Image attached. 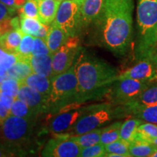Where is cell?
Returning <instances> with one entry per match:
<instances>
[{"label": "cell", "instance_id": "cell-24", "mask_svg": "<svg viewBox=\"0 0 157 157\" xmlns=\"http://www.w3.org/2000/svg\"><path fill=\"white\" fill-rule=\"evenodd\" d=\"M101 132L102 127L89 131V132L83 133V134L72 135L68 137L71 140H74V142L77 143L82 148H83L99 143L101 141Z\"/></svg>", "mask_w": 157, "mask_h": 157}, {"label": "cell", "instance_id": "cell-31", "mask_svg": "<svg viewBox=\"0 0 157 157\" xmlns=\"http://www.w3.org/2000/svg\"><path fill=\"white\" fill-rule=\"evenodd\" d=\"M129 144L121 139L105 146V154H117L124 155V157H130Z\"/></svg>", "mask_w": 157, "mask_h": 157}, {"label": "cell", "instance_id": "cell-13", "mask_svg": "<svg viewBox=\"0 0 157 157\" xmlns=\"http://www.w3.org/2000/svg\"><path fill=\"white\" fill-rule=\"evenodd\" d=\"M19 83V91L17 98L25 102L31 109L34 110L36 114L47 113L48 98L23 82Z\"/></svg>", "mask_w": 157, "mask_h": 157}, {"label": "cell", "instance_id": "cell-6", "mask_svg": "<svg viewBox=\"0 0 157 157\" xmlns=\"http://www.w3.org/2000/svg\"><path fill=\"white\" fill-rule=\"evenodd\" d=\"M130 117L129 110L124 105H115L110 102L93 104L70 132L68 137L83 134L93 129L101 128L114 119Z\"/></svg>", "mask_w": 157, "mask_h": 157}, {"label": "cell", "instance_id": "cell-4", "mask_svg": "<svg viewBox=\"0 0 157 157\" xmlns=\"http://www.w3.org/2000/svg\"><path fill=\"white\" fill-rule=\"evenodd\" d=\"M36 122L37 118L10 115L0 126V143L14 151L17 156H26V148L33 141Z\"/></svg>", "mask_w": 157, "mask_h": 157}, {"label": "cell", "instance_id": "cell-19", "mask_svg": "<svg viewBox=\"0 0 157 157\" xmlns=\"http://www.w3.org/2000/svg\"><path fill=\"white\" fill-rule=\"evenodd\" d=\"M22 82L29 85V87L34 88V90H36L39 93L48 98V99L51 91V87H52L51 78L46 77V76L39 75V74L33 72Z\"/></svg>", "mask_w": 157, "mask_h": 157}, {"label": "cell", "instance_id": "cell-47", "mask_svg": "<svg viewBox=\"0 0 157 157\" xmlns=\"http://www.w3.org/2000/svg\"><path fill=\"white\" fill-rule=\"evenodd\" d=\"M58 1H60V2H63V1H65V0H58Z\"/></svg>", "mask_w": 157, "mask_h": 157}, {"label": "cell", "instance_id": "cell-37", "mask_svg": "<svg viewBox=\"0 0 157 157\" xmlns=\"http://www.w3.org/2000/svg\"><path fill=\"white\" fill-rule=\"evenodd\" d=\"M26 1L27 0H0V2L5 4V5L17 10L21 8Z\"/></svg>", "mask_w": 157, "mask_h": 157}, {"label": "cell", "instance_id": "cell-9", "mask_svg": "<svg viewBox=\"0 0 157 157\" xmlns=\"http://www.w3.org/2000/svg\"><path fill=\"white\" fill-rule=\"evenodd\" d=\"M90 105L82 106V103L68 105L56 113L49 121L48 127L54 134L68 132L83 116L89 111Z\"/></svg>", "mask_w": 157, "mask_h": 157}, {"label": "cell", "instance_id": "cell-41", "mask_svg": "<svg viewBox=\"0 0 157 157\" xmlns=\"http://www.w3.org/2000/svg\"><path fill=\"white\" fill-rule=\"evenodd\" d=\"M50 28V25H46V24H44V23H42L40 31H39V34H37L36 37H39V38H42L45 39L46 36H48Z\"/></svg>", "mask_w": 157, "mask_h": 157}, {"label": "cell", "instance_id": "cell-44", "mask_svg": "<svg viewBox=\"0 0 157 157\" xmlns=\"http://www.w3.org/2000/svg\"><path fill=\"white\" fill-rule=\"evenodd\" d=\"M151 157H157V149L155 151V152L151 155Z\"/></svg>", "mask_w": 157, "mask_h": 157}, {"label": "cell", "instance_id": "cell-20", "mask_svg": "<svg viewBox=\"0 0 157 157\" xmlns=\"http://www.w3.org/2000/svg\"><path fill=\"white\" fill-rule=\"evenodd\" d=\"M68 37L69 36L63 31L52 23L48 36L45 38V42L48 44L51 53L54 54L57 50H58L60 47L66 42Z\"/></svg>", "mask_w": 157, "mask_h": 157}, {"label": "cell", "instance_id": "cell-36", "mask_svg": "<svg viewBox=\"0 0 157 157\" xmlns=\"http://www.w3.org/2000/svg\"><path fill=\"white\" fill-rule=\"evenodd\" d=\"M17 10H15L0 2V22L7 17H13L15 14Z\"/></svg>", "mask_w": 157, "mask_h": 157}, {"label": "cell", "instance_id": "cell-5", "mask_svg": "<svg viewBox=\"0 0 157 157\" xmlns=\"http://www.w3.org/2000/svg\"><path fill=\"white\" fill-rule=\"evenodd\" d=\"M51 81L52 87L47 103V113L54 115L71 104L82 103L79 100L74 64L66 71L53 76Z\"/></svg>", "mask_w": 157, "mask_h": 157}, {"label": "cell", "instance_id": "cell-21", "mask_svg": "<svg viewBox=\"0 0 157 157\" xmlns=\"http://www.w3.org/2000/svg\"><path fill=\"white\" fill-rule=\"evenodd\" d=\"M143 122L141 119L134 117H127L123 121L120 129V139L127 143H130L135 140L136 137L137 129Z\"/></svg>", "mask_w": 157, "mask_h": 157}, {"label": "cell", "instance_id": "cell-33", "mask_svg": "<svg viewBox=\"0 0 157 157\" xmlns=\"http://www.w3.org/2000/svg\"><path fill=\"white\" fill-rule=\"evenodd\" d=\"M105 146L101 143L82 148L80 157H104L105 155Z\"/></svg>", "mask_w": 157, "mask_h": 157}, {"label": "cell", "instance_id": "cell-46", "mask_svg": "<svg viewBox=\"0 0 157 157\" xmlns=\"http://www.w3.org/2000/svg\"><path fill=\"white\" fill-rule=\"evenodd\" d=\"M2 121L1 119H0V126H1V125H2Z\"/></svg>", "mask_w": 157, "mask_h": 157}, {"label": "cell", "instance_id": "cell-17", "mask_svg": "<svg viewBox=\"0 0 157 157\" xmlns=\"http://www.w3.org/2000/svg\"><path fill=\"white\" fill-rule=\"evenodd\" d=\"M39 5V20L46 25L52 24L61 2L58 0H37Z\"/></svg>", "mask_w": 157, "mask_h": 157}, {"label": "cell", "instance_id": "cell-45", "mask_svg": "<svg viewBox=\"0 0 157 157\" xmlns=\"http://www.w3.org/2000/svg\"><path fill=\"white\" fill-rule=\"evenodd\" d=\"M76 1H77L78 3H81L82 1H83V0H76Z\"/></svg>", "mask_w": 157, "mask_h": 157}, {"label": "cell", "instance_id": "cell-30", "mask_svg": "<svg viewBox=\"0 0 157 157\" xmlns=\"http://www.w3.org/2000/svg\"><path fill=\"white\" fill-rule=\"evenodd\" d=\"M34 36L29 34H23L22 40L19 45L18 50L16 56L18 59L29 60L30 57L32 56V49L34 45Z\"/></svg>", "mask_w": 157, "mask_h": 157}, {"label": "cell", "instance_id": "cell-42", "mask_svg": "<svg viewBox=\"0 0 157 157\" xmlns=\"http://www.w3.org/2000/svg\"><path fill=\"white\" fill-rule=\"evenodd\" d=\"M8 54L7 52H6L5 51H4L0 47V63L3 61L4 59L5 58V57L7 56V55Z\"/></svg>", "mask_w": 157, "mask_h": 157}, {"label": "cell", "instance_id": "cell-28", "mask_svg": "<svg viewBox=\"0 0 157 157\" xmlns=\"http://www.w3.org/2000/svg\"><path fill=\"white\" fill-rule=\"evenodd\" d=\"M135 138L153 143L157 138V124L143 121L137 129Z\"/></svg>", "mask_w": 157, "mask_h": 157}, {"label": "cell", "instance_id": "cell-34", "mask_svg": "<svg viewBox=\"0 0 157 157\" xmlns=\"http://www.w3.org/2000/svg\"><path fill=\"white\" fill-rule=\"evenodd\" d=\"M19 86L20 83L17 79L10 77V78H6L3 82H2L0 90L1 92L16 98L19 91Z\"/></svg>", "mask_w": 157, "mask_h": 157}, {"label": "cell", "instance_id": "cell-39", "mask_svg": "<svg viewBox=\"0 0 157 157\" xmlns=\"http://www.w3.org/2000/svg\"><path fill=\"white\" fill-rule=\"evenodd\" d=\"M17 156L16 153L8 147L0 143V157H11Z\"/></svg>", "mask_w": 157, "mask_h": 157}, {"label": "cell", "instance_id": "cell-8", "mask_svg": "<svg viewBox=\"0 0 157 157\" xmlns=\"http://www.w3.org/2000/svg\"><path fill=\"white\" fill-rule=\"evenodd\" d=\"M68 36H79L82 32L80 20V3L76 0H65L60 2L52 22Z\"/></svg>", "mask_w": 157, "mask_h": 157}, {"label": "cell", "instance_id": "cell-10", "mask_svg": "<svg viewBox=\"0 0 157 157\" xmlns=\"http://www.w3.org/2000/svg\"><path fill=\"white\" fill-rule=\"evenodd\" d=\"M79 36H69L63 45L52 54V74L58 75L74 66L80 50Z\"/></svg>", "mask_w": 157, "mask_h": 157}, {"label": "cell", "instance_id": "cell-14", "mask_svg": "<svg viewBox=\"0 0 157 157\" xmlns=\"http://www.w3.org/2000/svg\"><path fill=\"white\" fill-rule=\"evenodd\" d=\"M105 0H83L80 3V20L82 31L93 25L101 15Z\"/></svg>", "mask_w": 157, "mask_h": 157}, {"label": "cell", "instance_id": "cell-16", "mask_svg": "<svg viewBox=\"0 0 157 157\" xmlns=\"http://www.w3.org/2000/svg\"><path fill=\"white\" fill-rule=\"evenodd\" d=\"M129 110L130 117L143 121L157 124V103L149 105H124Z\"/></svg>", "mask_w": 157, "mask_h": 157}, {"label": "cell", "instance_id": "cell-43", "mask_svg": "<svg viewBox=\"0 0 157 157\" xmlns=\"http://www.w3.org/2000/svg\"><path fill=\"white\" fill-rule=\"evenodd\" d=\"M7 69H6L5 68H4L2 66L0 65V77L5 76L7 74Z\"/></svg>", "mask_w": 157, "mask_h": 157}, {"label": "cell", "instance_id": "cell-2", "mask_svg": "<svg viewBox=\"0 0 157 157\" xmlns=\"http://www.w3.org/2000/svg\"><path fill=\"white\" fill-rule=\"evenodd\" d=\"M74 68L81 103L105 96L119 75L114 66L83 48L76 59Z\"/></svg>", "mask_w": 157, "mask_h": 157}, {"label": "cell", "instance_id": "cell-40", "mask_svg": "<svg viewBox=\"0 0 157 157\" xmlns=\"http://www.w3.org/2000/svg\"><path fill=\"white\" fill-rule=\"evenodd\" d=\"M10 115V109L5 107V105L0 103V119H1L2 121L3 122V121L5 119H7Z\"/></svg>", "mask_w": 157, "mask_h": 157}, {"label": "cell", "instance_id": "cell-3", "mask_svg": "<svg viewBox=\"0 0 157 157\" xmlns=\"http://www.w3.org/2000/svg\"><path fill=\"white\" fill-rule=\"evenodd\" d=\"M135 57L157 61V0H137Z\"/></svg>", "mask_w": 157, "mask_h": 157}, {"label": "cell", "instance_id": "cell-32", "mask_svg": "<svg viewBox=\"0 0 157 157\" xmlns=\"http://www.w3.org/2000/svg\"><path fill=\"white\" fill-rule=\"evenodd\" d=\"M19 16H27L39 19V5L37 0H27L18 10Z\"/></svg>", "mask_w": 157, "mask_h": 157}, {"label": "cell", "instance_id": "cell-29", "mask_svg": "<svg viewBox=\"0 0 157 157\" xmlns=\"http://www.w3.org/2000/svg\"><path fill=\"white\" fill-rule=\"evenodd\" d=\"M20 26L23 34L36 36L42 27V23L39 19L27 16H19Z\"/></svg>", "mask_w": 157, "mask_h": 157}, {"label": "cell", "instance_id": "cell-12", "mask_svg": "<svg viewBox=\"0 0 157 157\" xmlns=\"http://www.w3.org/2000/svg\"><path fill=\"white\" fill-rule=\"evenodd\" d=\"M127 78L148 82L157 81V61L151 58L138 60L132 67L119 74L117 79Z\"/></svg>", "mask_w": 157, "mask_h": 157}, {"label": "cell", "instance_id": "cell-26", "mask_svg": "<svg viewBox=\"0 0 157 157\" xmlns=\"http://www.w3.org/2000/svg\"><path fill=\"white\" fill-rule=\"evenodd\" d=\"M10 115L25 118V119H32L39 117V115L36 114L34 110L31 109L25 102L20 100L17 97L15 98L11 105Z\"/></svg>", "mask_w": 157, "mask_h": 157}, {"label": "cell", "instance_id": "cell-11", "mask_svg": "<svg viewBox=\"0 0 157 157\" xmlns=\"http://www.w3.org/2000/svg\"><path fill=\"white\" fill-rule=\"evenodd\" d=\"M42 149L41 156L44 157H78L82 148L71 140L66 133L56 134Z\"/></svg>", "mask_w": 157, "mask_h": 157}, {"label": "cell", "instance_id": "cell-18", "mask_svg": "<svg viewBox=\"0 0 157 157\" xmlns=\"http://www.w3.org/2000/svg\"><path fill=\"white\" fill-rule=\"evenodd\" d=\"M23 34L21 28H17L2 35L0 36V47L7 53L17 54Z\"/></svg>", "mask_w": 157, "mask_h": 157}, {"label": "cell", "instance_id": "cell-27", "mask_svg": "<svg viewBox=\"0 0 157 157\" xmlns=\"http://www.w3.org/2000/svg\"><path fill=\"white\" fill-rule=\"evenodd\" d=\"M157 103V81L152 82L131 105H149ZM128 105V104H127Z\"/></svg>", "mask_w": 157, "mask_h": 157}, {"label": "cell", "instance_id": "cell-15", "mask_svg": "<svg viewBox=\"0 0 157 157\" xmlns=\"http://www.w3.org/2000/svg\"><path fill=\"white\" fill-rule=\"evenodd\" d=\"M29 63L33 72L39 75L52 78V54L31 56Z\"/></svg>", "mask_w": 157, "mask_h": 157}, {"label": "cell", "instance_id": "cell-35", "mask_svg": "<svg viewBox=\"0 0 157 157\" xmlns=\"http://www.w3.org/2000/svg\"><path fill=\"white\" fill-rule=\"evenodd\" d=\"M51 53L50 49L47 44L45 39L34 36V45L32 49V56H41V55H49Z\"/></svg>", "mask_w": 157, "mask_h": 157}, {"label": "cell", "instance_id": "cell-1", "mask_svg": "<svg viewBox=\"0 0 157 157\" xmlns=\"http://www.w3.org/2000/svg\"><path fill=\"white\" fill-rule=\"evenodd\" d=\"M133 0H105L100 17L93 23L96 44L115 56H126L132 40Z\"/></svg>", "mask_w": 157, "mask_h": 157}, {"label": "cell", "instance_id": "cell-23", "mask_svg": "<svg viewBox=\"0 0 157 157\" xmlns=\"http://www.w3.org/2000/svg\"><path fill=\"white\" fill-rule=\"evenodd\" d=\"M32 73L33 71L29 60L17 58V62L7 69V75L20 82L23 81Z\"/></svg>", "mask_w": 157, "mask_h": 157}, {"label": "cell", "instance_id": "cell-7", "mask_svg": "<svg viewBox=\"0 0 157 157\" xmlns=\"http://www.w3.org/2000/svg\"><path fill=\"white\" fill-rule=\"evenodd\" d=\"M152 82L134 78L117 79L111 86L105 97L115 105H127L134 102Z\"/></svg>", "mask_w": 157, "mask_h": 157}, {"label": "cell", "instance_id": "cell-22", "mask_svg": "<svg viewBox=\"0 0 157 157\" xmlns=\"http://www.w3.org/2000/svg\"><path fill=\"white\" fill-rule=\"evenodd\" d=\"M129 154L133 157H146L151 155L157 149V145L147 141L135 138L129 143Z\"/></svg>", "mask_w": 157, "mask_h": 157}, {"label": "cell", "instance_id": "cell-38", "mask_svg": "<svg viewBox=\"0 0 157 157\" xmlns=\"http://www.w3.org/2000/svg\"><path fill=\"white\" fill-rule=\"evenodd\" d=\"M15 98L8 95V94L3 93V92H0V103L10 109Z\"/></svg>", "mask_w": 157, "mask_h": 157}, {"label": "cell", "instance_id": "cell-48", "mask_svg": "<svg viewBox=\"0 0 157 157\" xmlns=\"http://www.w3.org/2000/svg\"><path fill=\"white\" fill-rule=\"evenodd\" d=\"M0 92H1V90H0Z\"/></svg>", "mask_w": 157, "mask_h": 157}, {"label": "cell", "instance_id": "cell-25", "mask_svg": "<svg viewBox=\"0 0 157 157\" xmlns=\"http://www.w3.org/2000/svg\"><path fill=\"white\" fill-rule=\"evenodd\" d=\"M123 121H115L111 124L105 127H102V132L101 135V144L106 146L114 141L120 139V129Z\"/></svg>", "mask_w": 157, "mask_h": 157}]
</instances>
